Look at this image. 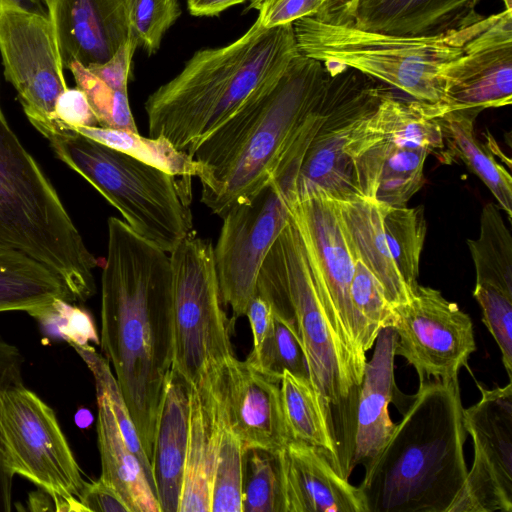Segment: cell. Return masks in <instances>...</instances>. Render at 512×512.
I'll list each match as a JSON object with an SVG mask.
<instances>
[{
    "label": "cell",
    "instance_id": "1",
    "mask_svg": "<svg viewBox=\"0 0 512 512\" xmlns=\"http://www.w3.org/2000/svg\"><path fill=\"white\" fill-rule=\"evenodd\" d=\"M101 275L102 352L113 367L151 462L155 429L173 369V271L169 253L124 220L107 221Z\"/></svg>",
    "mask_w": 512,
    "mask_h": 512
},
{
    "label": "cell",
    "instance_id": "2",
    "mask_svg": "<svg viewBox=\"0 0 512 512\" xmlns=\"http://www.w3.org/2000/svg\"><path fill=\"white\" fill-rule=\"evenodd\" d=\"M327 66L300 53L271 85L204 138L191 157L202 166L201 202L223 217L276 174L322 120Z\"/></svg>",
    "mask_w": 512,
    "mask_h": 512
},
{
    "label": "cell",
    "instance_id": "3",
    "mask_svg": "<svg viewBox=\"0 0 512 512\" xmlns=\"http://www.w3.org/2000/svg\"><path fill=\"white\" fill-rule=\"evenodd\" d=\"M298 54L293 24L265 28L257 17L232 43L196 51L173 79L149 95V137H163L191 156Z\"/></svg>",
    "mask_w": 512,
    "mask_h": 512
},
{
    "label": "cell",
    "instance_id": "4",
    "mask_svg": "<svg viewBox=\"0 0 512 512\" xmlns=\"http://www.w3.org/2000/svg\"><path fill=\"white\" fill-rule=\"evenodd\" d=\"M362 491L368 512H448L468 470L458 377L419 382Z\"/></svg>",
    "mask_w": 512,
    "mask_h": 512
},
{
    "label": "cell",
    "instance_id": "5",
    "mask_svg": "<svg viewBox=\"0 0 512 512\" xmlns=\"http://www.w3.org/2000/svg\"><path fill=\"white\" fill-rule=\"evenodd\" d=\"M0 246L20 251L54 271L78 302L96 292L93 270L98 259L1 108Z\"/></svg>",
    "mask_w": 512,
    "mask_h": 512
},
{
    "label": "cell",
    "instance_id": "6",
    "mask_svg": "<svg viewBox=\"0 0 512 512\" xmlns=\"http://www.w3.org/2000/svg\"><path fill=\"white\" fill-rule=\"evenodd\" d=\"M46 139L56 157L90 183L139 236L170 253L195 233L191 177L170 174L71 129Z\"/></svg>",
    "mask_w": 512,
    "mask_h": 512
},
{
    "label": "cell",
    "instance_id": "7",
    "mask_svg": "<svg viewBox=\"0 0 512 512\" xmlns=\"http://www.w3.org/2000/svg\"><path fill=\"white\" fill-rule=\"evenodd\" d=\"M482 18L434 36H402L330 24L312 16L293 23L298 52L324 64L353 68L415 100L445 99L441 72L459 56Z\"/></svg>",
    "mask_w": 512,
    "mask_h": 512
},
{
    "label": "cell",
    "instance_id": "8",
    "mask_svg": "<svg viewBox=\"0 0 512 512\" xmlns=\"http://www.w3.org/2000/svg\"><path fill=\"white\" fill-rule=\"evenodd\" d=\"M256 294L291 324L303 346L310 381L330 413L357 387L350 360L323 308L300 233L291 215L260 266Z\"/></svg>",
    "mask_w": 512,
    "mask_h": 512
},
{
    "label": "cell",
    "instance_id": "9",
    "mask_svg": "<svg viewBox=\"0 0 512 512\" xmlns=\"http://www.w3.org/2000/svg\"><path fill=\"white\" fill-rule=\"evenodd\" d=\"M290 215L300 233L328 321L350 360L359 386L366 352L377 337L351 302L350 284L356 257L337 202L318 188L297 187Z\"/></svg>",
    "mask_w": 512,
    "mask_h": 512
},
{
    "label": "cell",
    "instance_id": "10",
    "mask_svg": "<svg viewBox=\"0 0 512 512\" xmlns=\"http://www.w3.org/2000/svg\"><path fill=\"white\" fill-rule=\"evenodd\" d=\"M306 148L293 152L266 185L222 217L213 253L222 303L232 312L231 329L245 316L262 261L289 220Z\"/></svg>",
    "mask_w": 512,
    "mask_h": 512
},
{
    "label": "cell",
    "instance_id": "11",
    "mask_svg": "<svg viewBox=\"0 0 512 512\" xmlns=\"http://www.w3.org/2000/svg\"><path fill=\"white\" fill-rule=\"evenodd\" d=\"M173 271L175 370L190 386L234 355L213 245L193 233L169 253Z\"/></svg>",
    "mask_w": 512,
    "mask_h": 512
},
{
    "label": "cell",
    "instance_id": "12",
    "mask_svg": "<svg viewBox=\"0 0 512 512\" xmlns=\"http://www.w3.org/2000/svg\"><path fill=\"white\" fill-rule=\"evenodd\" d=\"M0 447L10 471L47 493L57 511H85L78 497L86 481L57 417L24 383L0 393Z\"/></svg>",
    "mask_w": 512,
    "mask_h": 512
},
{
    "label": "cell",
    "instance_id": "13",
    "mask_svg": "<svg viewBox=\"0 0 512 512\" xmlns=\"http://www.w3.org/2000/svg\"><path fill=\"white\" fill-rule=\"evenodd\" d=\"M326 66L323 117L304 153L297 187L318 188L335 201H349L362 196L345 147L354 126L377 107L384 90L353 68Z\"/></svg>",
    "mask_w": 512,
    "mask_h": 512
},
{
    "label": "cell",
    "instance_id": "14",
    "mask_svg": "<svg viewBox=\"0 0 512 512\" xmlns=\"http://www.w3.org/2000/svg\"><path fill=\"white\" fill-rule=\"evenodd\" d=\"M0 54L5 79L30 123L45 138L61 129L55 107L69 87L48 15L0 0Z\"/></svg>",
    "mask_w": 512,
    "mask_h": 512
},
{
    "label": "cell",
    "instance_id": "15",
    "mask_svg": "<svg viewBox=\"0 0 512 512\" xmlns=\"http://www.w3.org/2000/svg\"><path fill=\"white\" fill-rule=\"evenodd\" d=\"M394 311L395 355L414 367L419 382L458 377L476 351L470 316L439 290L419 284L410 299L394 306Z\"/></svg>",
    "mask_w": 512,
    "mask_h": 512
},
{
    "label": "cell",
    "instance_id": "16",
    "mask_svg": "<svg viewBox=\"0 0 512 512\" xmlns=\"http://www.w3.org/2000/svg\"><path fill=\"white\" fill-rule=\"evenodd\" d=\"M463 408V424L472 437L474 460L448 512L512 511V383L487 389Z\"/></svg>",
    "mask_w": 512,
    "mask_h": 512
},
{
    "label": "cell",
    "instance_id": "17",
    "mask_svg": "<svg viewBox=\"0 0 512 512\" xmlns=\"http://www.w3.org/2000/svg\"><path fill=\"white\" fill-rule=\"evenodd\" d=\"M374 345L360 385L339 409L342 440L337 445V472L345 479L357 466L367 469L380 453L395 427L389 416V404L401 402L399 397L404 396L394 376L395 329H381Z\"/></svg>",
    "mask_w": 512,
    "mask_h": 512
},
{
    "label": "cell",
    "instance_id": "18",
    "mask_svg": "<svg viewBox=\"0 0 512 512\" xmlns=\"http://www.w3.org/2000/svg\"><path fill=\"white\" fill-rule=\"evenodd\" d=\"M445 99L437 115L499 108L512 102V10L482 18L478 31L441 72Z\"/></svg>",
    "mask_w": 512,
    "mask_h": 512
},
{
    "label": "cell",
    "instance_id": "19",
    "mask_svg": "<svg viewBox=\"0 0 512 512\" xmlns=\"http://www.w3.org/2000/svg\"><path fill=\"white\" fill-rule=\"evenodd\" d=\"M225 419L243 448L277 453L293 440L280 379L235 356L210 372Z\"/></svg>",
    "mask_w": 512,
    "mask_h": 512
},
{
    "label": "cell",
    "instance_id": "20",
    "mask_svg": "<svg viewBox=\"0 0 512 512\" xmlns=\"http://www.w3.org/2000/svg\"><path fill=\"white\" fill-rule=\"evenodd\" d=\"M64 69L107 62L130 36L126 0H46Z\"/></svg>",
    "mask_w": 512,
    "mask_h": 512
},
{
    "label": "cell",
    "instance_id": "21",
    "mask_svg": "<svg viewBox=\"0 0 512 512\" xmlns=\"http://www.w3.org/2000/svg\"><path fill=\"white\" fill-rule=\"evenodd\" d=\"M277 455L285 512H368L361 489L314 447L291 440Z\"/></svg>",
    "mask_w": 512,
    "mask_h": 512
},
{
    "label": "cell",
    "instance_id": "22",
    "mask_svg": "<svg viewBox=\"0 0 512 512\" xmlns=\"http://www.w3.org/2000/svg\"><path fill=\"white\" fill-rule=\"evenodd\" d=\"M223 421L208 373L189 391L188 442L178 512H211V487Z\"/></svg>",
    "mask_w": 512,
    "mask_h": 512
},
{
    "label": "cell",
    "instance_id": "23",
    "mask_svg": "<svg viewBox=\"0 0 512 512\" xmlns=\"http://www.w3.org/2000/svg\"><path fill=\"white\" fill-rule=\"evenodd\" d=\"M479 1L358 0L352 25L402 36L440 35L480 19Z\"/></svg>",
    "mask_w": 512,
    "mask_h": 512
},
{
    "label": "cell",
    "instance_id": "24",
    "mask_svg": "<svg viewBox=\"0 0 512 512\" xmlns=\"http://www.w3.org/2000/svg\"><path fill=\"white\" fill-rule=\"evenodd\" d=\"M190 385L172 369L157 419L151 467L161 512H178L189 426Z\"/></svg>",
    "mask_w": 512,
    "mask_h": 512
},
{
    "label": "cell",
    "instance_id": "25",
    "mask_svg": "<svg viewBox=\"0 0 512 512\" xmlns=\"http://www.w3.org/2000/svg\"><path fill=\"white\" fill-rule=\"evenodd\" d=\"M336 202L355 257L378 279L393 307L407 302L411 292L392 258L378 204L364 197Z\"/></svg>",
    "mask_w": 512,
    "mask_h": 512
},
{
    "label": "cell",
    "instance_id": "26",
    "mask_svg": "<svg viewBox=\"0 0 512 512\" xmlns=\"http://www.w3.org/2000/svg\"><path fill=\"white\" fill-rule=\"evenodd\" d=\"M96 397L100 477L118 491L131 512H161L139 459L129 449L120 432L106 393L96 387Z\"/></svg>",
    "mask_w": 512,
    "mask_h": 512
},
{
    "label": "cell",
    "instance_id": "27",
    "mask_svg": "<svg viewBox=\"0 0 512 512\" xmlns=\"http://www.w3.org/2000/svg\"><path fill=\"white\" fill-rule=\"evenodd\" d=\"M359 124L377 139L410 149L423 148L449 162L441 124L430 115L427 102L399 100L384 92L377 107Z\"/></svg>",
    "mask_w": 512,
    "mask_h": 512
},
{
    "label": "cell",
    "instance_id": "28",
    "mask_svg": "<svg viewBox=\"0 0 512 512\" xmlns=\"http://www.w3.org/2000/svg\"><path fill=\"white\" fill-rule=\"evenodd\" d=\"M58 299L78 302L54 271L20 251L0 246V312L31 315Z\"/></svg>",
    "mask_w": 512,
    "mask_h": 512
},
{
    "label": "cell",
    "instance_id": "29",
    "mask_svg": "<svg viewBox=\"0 0 512 512\" xmlns=\"http://www.w3.org/2000/svg\"><path fill=\"white\" fill-rule=\"evenodd\" d=\"M280 393L285 419L293 440L320 451L337 471V444L325 406L311 382L284 371Z\"/></svg>",
    "mask_w": 512,
    "mask_h": 512
},
{
    "label": "cell",
    "instance_id": "30",
    "mask_svg": "<svg viewBox=\"0 0 512 512\" xmlns=\"http://www.w3.org/2000/svg\"><path fill=\"white\" fill-rule=\"evenodd\" d=\"M479 109L454 110L441 114L438 118L445 138L464 163L476 174L491 191L498 205L509 219L512 216V178L476 138L474 122Z\"/></svg>",
    "mask_w": 512,
    "mask_h": 512
},
{
    "label": "cell",
    "instance_id": "31",
    "mask_svg": "<svg viewBox=\"0 0 512 512\" xmlns=\"http://www.w3.org/2000/svg\"><path fill=\"white\" fill-rule=\"evenodd\" d=\"M467 245L475 267V284L512 297V237L496 205H484L479 236L468 239Z\"/></svg>",
    "mask_w": 512,
    "mask_h": 512
},
{
    "label": "cell",
    "instance_id": "32",
    "mask_svg": "<svg viewBox=\"0 0 512 512\" xmlns=\"http://www.w3.org/2000/svg\"><path fill=\"white\" fill-rule=\"evenodd\" d=\"M74 131L170 174L191 178L202 174L199 162L163 137H144L139 132L100 126L79 127Z\"/></svg>",
    "mask_w": 512,
    "mask_h": 512
},
{
    "label": "cell",
    "instance_id": "33",
    "mask_svg": "<svg viewBox=\"0 0 512 512\" xmlns=\"http://www.w3.org/2000/svg\"><path fill=\"white\" fill-rule=\"evenodd\" d=\"M378 206L392 258L412 294L418 285L420 255L427 230L424 207Z\"/></svg>",
    "mask_w": 512,
    "mask_h": 512
},
{
    "label": "cell",
    "instance_id": "34",
    "mask_svg": "<svg viewBox=\"0 0 512 512\" xmlns=\"http://www.w3.org/2000/svg\"><path fill=\"white\" fill-rule=\"evenodd\" d=\"M429 152L386 141L373 201L392 207L406 206L424 184V164Z\"/></svg>",
    "mask_w": 512,
    "mask_h": 512
},
{
    "label": "cell",
    "instance_id": "35",
    "mask_svg": "<svg viewBox=\"0 0 512 512\" xmlns=\"http://www.w3.org/2000/svg\"><path fill=\"white\" fill-rule=\"evenodd\" d=\"M277 453L260 449L245 452L242 512H285Z\"/></svg>",
    "mask_w": 512,
    "mask_h": 512
},
{
    "label": "cell",
    "instance_id": "36",
    "mask_svg": "<svg viewBox=\"0 0 512 512\" xmlns=\"http://www.w3.org/2000/svg\"><path fill=\"white\" fill-rule=\"evenodd\" d=\"M245 452L223 413L211 487V512H242Z\"/></svg>",
    "mask_w": 512,
    "mask_h": 512
},
{
    "label": "cell",
    "instance_id": "37",
    "mask_svg": "<svg viewBox=\"0 0 512 512\" xmlns=\"http://www.w3.org/2000/svg\"><path fill=\"white\" fill-rule=\"evenodd\" d=\"M70 345L76 350L93 374L95 387L102 389L106 393L120 432L129 449L139 459L149 483L155 492L150 459L143 449L134 422L130 416L115 375L112 373L109 362L89 344Z\"/></svg>",
    "mask_w": 512,
    "mask_h": 512
},
{
    "label": "cell",
    "instance_id": "38",
    "mask_svg": "<svg viewBox=\"0 0 512 512\" xmlns=\"http://www.w3.org/2000/svg\"><path fill=\"white\" fill-rule=\"evenodd\" d=\"M272 330L255 355L247 360L281 380L284 371L310 381L306 355L295 328L273 314ZM311 382V381H310Z\"/></svg>",
    "mask_w": 512,
    "mask_h": 512
},
{
    "label": "cell",
    "instance_id": "39",
    "mask_svg": "<svg viewBox=\"0 0 512 512\" xmlns=\"http://www.w3.org/2000/svg\"><path fill=\"white\" fill-rule=\"evenodd\" d=\"M66 69L72 72L76 87L86 95L100 127L138 132L127 91L110 88L76 61Z\"/></svg>",
    "mask_w": 512,
    "mask_h": 512
},
{
    "label": "cell",
    "instance_id": "40",
    "mask_svg": "<svg viewBox=\"0 0 512 512\" xmlns=\"http://www.w3.org/2000/svg\"><path fill=\"white\" fill-rule=\"evenodd\" d=\"M130 35L149 55L155 54L166 31L181 14L178 1L126 0Z\"/></svg>",
    "mask_w": 512,
    "mask_h": 512
},
{
    "label": "cell",
    "instance_id": "41",
    "mask_svg": "<svg viewBox=\"0 0 512 512\" xmlns=\"http://www.w3.org/2000/svg\"><path fill=\"white\" fill-rule=\"evenodd\" d=\"M350 298L354 309L376 337L381 329L394 327L396 314L393 305L378 279L357 258L350 284Z\"/></svg>",
    "mask_w": 512,
    "mask_h": 512
},
{
    "label": "cell",
    "instance_id": "42",
    "mask_svg": "<svg viewBox=\"0 0 512 512\" xmlns=\"http://www.w3.org/2000/svg\"><path fill=\"white\" fill-rule=\"evenodd\" d=\"M473 296L482 311V321L498 345L509 381L512 378V297L484 285H476Z\"/></svg>",
    "mask_w": 512,
    "mask_h": 512
},
{
    "label": "cell",
    "instance_id": "43",
    "mask_svg": "<svg viewBox=\"0 0 512 512\" xmlns=\"http://www.w3.org/2000/svg\"><path fill=\"white\" fill-rule=\"evenodd\" d=\"M48 328H55L57 334L69 344L86 345L100 343L92 317L85 310L65 300H55L31 314Z\"/></svg>",
    "mask_w": 512,
    "mask_h": 512
},
{
    "label": "cell",
    "instance_id": "44",
    "mask_svg": "<svg viewBox=\"0 0 512 512\" xmlns=\"http://www.w3.org/2000/svg\"><path fill=\"white\" fill-rule=\"evenodd\" d=\"M23 367L24 357L18 347L0 336V393L23 384ZM13 478L0 447V512L11 510Z\"/></svg>",
    "mask_w": 512,
    "mask_h": 512
},
{
    "label": "cell",
    "instance_id": "45",
    "mask_svg": "<svg viewBox=\"0 0 512 512\" xmlns=\"http://www.w3.org/2000/svg\"><path fill=\"white\" fill-rule=\"evenodd\" d=\"M326 0H263L258 18L265 28L293 24L298 19L314 16Z\"/></svg>",
    "mask_w": 512,
    "mask_h": 512
},
{
    "label": "cell",
    "instance_id": "46",
    "mask_svg": "<svg viewBox=\"0 0 512 512\" xmlns=\"http://www.w3.org/2000/svg\"><path fill=\"white\" fill-rule=\"evenodd\" d=\"M55 117L64 129L99 126L86 95L77 87L68 88L59 96Z\"/></svg>",
    "mask_w": 512,
    "mask_h": 512
},
{
    "label": "cell",
    "instance_id": "47",
    "mask_svg": "<svg viewBox=\"0 0 512 512\" xmlns=\"http://www.w3.org/2000/svg\"><path fill=\"white\" fill-rule=\"evenodd\" d=\"M137 47V41L130 35L127 41L107 62L86 68L110 88L127 91L132 58Z\"/></svg>",
    "mask_w": 512,
    "mask_h": 512
},
{
    "label": "cell",
    "instance_id": "48",
    "mask_svg": "<svg viewBox=\"0 0 512 512\" xmlns=\"http://www.w3.org/2000/svg\"><path fill=\"white\" fill-rule=\"evenodd\" d=\"M78 499L85 511L131 512L118 491L101 477L86 482Z\"/></svg>",
    "mask_w": 512,
    "mask_h": 512
},
{
    "label": "cell",
    "instance_id": "49",
    "mask_svg": "<svg viewBox=\"0 0 512 512\" xmlns=\"http://www.w3.org/2000/svg\"><path fill=\"white\" fill-rule=\"evenodd\" d=\"M245 316L248 318L253 336V349L250 355H255L272 330L273 311L270 304L256 294L249 302Z\"/></svg>",
    "mask_w": 512,
    "mask_h": 512
},
{
    "label": "cell",
    "instance_id": "50",
    "mask_svg": "<svg viewBox=\"0 0 512 512\" xmlns=\"http://www.w3.org/2000/svg\"><path fill=\"white\" fill-rule=\"evenodd\" d=\"M358 0H326L312 16L330 24L352 25Z\"/></svg>",
    "mask_w": 512,
    "mask_h": 512
},
{
    "label": "cell",
    "instance_id": "51",
    "mask_svg": "<svg viewBox=\"0 0 512 512\" xmlns=\"http://www.w3.org/2000/svg\"><path fill=\"white\" fill-rule=\"evenodd\" d=\"M249 0H186L189 12L194 16H216L226 9Z\"/></svg>",
    "mask_w": 512,
    "mask_h": 512
},
{
    "label": "cell",
    "instance_id": "52",
    "mask_svg": "<svg viewBox=\"0 0 512 512\" xmlns=\"http://www.w3.org/2000/svg\"><path fill=\"white\" fill-rule=\"evenodd\" d=\"M20 7L32 12L48 15L47 9L44 4L39 0H12Z\"/></svg>",
    "mask_w": 512,
    "mask_h": 512
},
{
    "label": "cell",
    "instance_id": "53",
    "mask_svg": "<svg viewBox=\"0 0 512 512\" xmlns=\"http://www.w3.org/2000/svg\"><path fill=\"white\" fill-rule=\"evenodd\" d=\"M263 0H249V8L258 9L259 5L261 4Z\"/></svg>",
    "mask_w": 512,
    "mask_h": 512
},
{
    "label": "cell",
    "instance_id": "54",
    "mask_svg": "<svg viewBox=\"0 0 512 512\" xmlns=\"http://www.w3.org/2000/svg\"><path fill=\"white\" fill-rule=\"evenodd\" d=\"M503 2L506 10H512V0H503Z\"/></svg>",
    "mask_w": 512,
    "mask_h": 512
},
{
    "label": "cell",
    "instance_id": "55",
    "mask_svg": "<svg viewBox=\"0 0 512 512\" xmlns=\"http://www.w3.org/2000/svg\"><path fill=\"white\" fill-rule=\"evenodd\" d=\"M39 1H41L44 4V6H45L46 0H39Z\"/></svg>",
    "mask_w": 512,
    "mask_h": 512
},
{
    "label": "cell",
    "instance_id": "56",
    "mask_svg": "<svg viewBox=\"0 0 512 512\" xmlns=\"http://www.w3.org/2000/svg\"><path fill=\"white\" fill-rule=\"evenodd\" d=\"M174 1H178V0H174Z\"/></svg>",
    "mask_w": 512,
    "mask_h": 512
}]
</instances>
